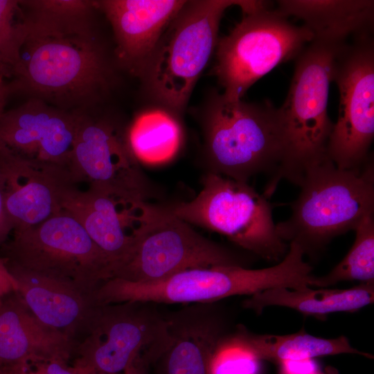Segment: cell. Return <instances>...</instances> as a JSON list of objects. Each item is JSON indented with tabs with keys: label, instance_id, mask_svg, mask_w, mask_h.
I'll list each match as a JSON object with an SVG mask.
<instances>
[{
	"label": "cell",
	"instance_id": "74e56055",
	"mask_svg": "<svg viewBox=\"0 0 374 374\" xmlns=\"http://www.w3.org/2000/svg\"><path fill=\"white\" fill-rule=\"evenodd\" d=\"M92 374H103V373H92Z\"/></svg>",
	"mask_w": 374,
	"mask_h": 374
},
{
	"label": "cell",
	"instance_id": "5bb4252c",
	"mask_svg": "<svg viewBox=\"0 0 374 374\" xmlns=\"http://www.w3.org/2000/svg\"><path fill=\"white\" fill-rule=\"evenodd\" d=\"M0 174L12 233L60 213L65 194L78 185L68 167L30 161L1 145Z\"/></svg>",
	"mask_w": 374,
	"mask_h": 374
},
{
	"label": "cell",
	"instance_id": "836d02e7",
	"mask_svg": "<svg viewBox=\"0 0 374 374\" xmlns=\"http://www.w3.org/2000/svg\"><path fill=\"white\" fill-rule=\"evenodd\" d=\"M314 374H339V373L338 371L336 370L335 368L328 366L327 368H326L323 372L319 371Z\"/></svg>",
	"mask_w": 374,
	"mask_h": 374
},
{
	"label": "cell",
	"instance_id": "d6a6232c",
	"mask_svg": "<svg viewBox=\"0 0 374 374\" xmlns=\"http://www.w3.org/2000/svg\"><path fill=\"white\" fill-rule=\"evenodd\" d=\"M11 93L9 82H7L5 77L0 74V117L5 112L6 101Z\"/></svg>",
	"mask_w": 374,
	"mask_h": 374
},
{
	"label": "cell",
	"instance_id": "9a60e30c",
	"mask_svg": "<svg viewBox=\"0 0 374 374\" xmlns=\"http://www.w3.org/2000/svg\"><path fill=\"white\" fill-rule=\"evenodd\" d=\"M150 206L148 202L120 197L91 186L85 190L78 186L70 189L62 202V210L81 224L109 260L112 278L127 257Z\"/></svg>",
	"mask_w": 374,
	"mask_h": 374
},
{
	"label": "cell",
	"instance_id": "ffe728a7",
	"mask_svg": "<svg viewBox=\"0 0 374 374\" xmlns=\"http://www.w3.org/2000/svg\"><path fill=\"white\" fill-rule=\"evenodd\" d=\"M78 344L41 322L17 292L0 299V365L30 359L68 362Z\"/></svg>",
	"mask_w": 374,
	"mask_h": 374
},
{
	"label": "cell",
	"instance_id": "44dd1931",
	"mask_svg": "<svg viewBox=\"0 0 374 374\" xmlns=\"http://www.w3.org/2000/svg\"><path fill=\"white\" fill-rule=\"evenodd\" d=\"M276 10L303 22L314 39L345 42L350 37L371 33L374 21L371 0H280Z\"/></svg>",
	"mask_w": 374,
	"mask_h": 374
},
{
	"label": "cell",
	"instance_id": "8992f818",
	"mask_svg": "<svg viewBox=\"0 0 374 374\" xmlns=\"http://www.w3.org/2000/svg\"><path fill=\"white\" fill-rule=\"evenodd\" d=\"M344 43L308 44L296 57L286 99L278 108L287 143L285 179L297 186L305 168L327 156L334 125L328 114L329 89Z\"/></svg>",
	"mask_w": 374,
	"mask_h": 374
},
{
	"label": "cell",
	"instance_id": "e575fe53",
	"mask_svg": "<svg viewBox=\"0 0 374 374\" xmlns=\"http://www.w3.org/2000/svg\"><path fill=\"white\" fill-rule=\"evenodd\" d=\"M278 374H287L285 371L279 366Z\"/></svg>",
	"mask_w": 374,
	"mask_h": 374
},
{
	"label": "cell",
	"instance_id": "f1b7e54d",
	"mask_svg": "<svg viewBox=\"0 0 374 374\" xmlns=\"http://www.w3.org/2000/svg\"><path fill=\"white\" fill-rule=\"evenodd\" d=\"M1 374H80L68 362L55 359H30L4 366Z\"/></svg>",
	"mask_w": 374,
	"mask_h": 374
},
{
	"label": "cell",
	"instance_id": "7c38bea8",
	"mask_svg": "<svg viewBox=\"0 0 374 374\" xmlns=\"http://www.w3.org/2000/svg\"><path fill=\"white\" fill-rule=\"evenodd\" d=\"M332 81L339 89L338 116L326 154L343 170L364 165L374 138V42L371 34L344 43L335 61Z\"/></svg>",
	"mask_w": 374,
	"mask_h": 374
},
{
	"label": "cell",
	"instance_id": "5b68a950",
	"mask_svg": "<svg viewBox=\"0 0 374 374\" xmlns=\"http://www.w3.org/2000/svg\"><path fill=\"white\" fill-rule=\"evenodd\" d=\"M193 199L166 205L177 217L218 233L244 250L278 263L289 245L278 235L268 197L248 182L205 172Z\"/></svg>",
	"mask_w": 374,
	"mask_h": 374
},
{
	"label": "cell",
	"instance_id": "484cf974",
	"mask_svg": "<svg viewBox=\"0 0 374 374\" xmlns=\"http://www.w3.org/2000/svg\"><path fill=\"white\" fill-rule=\"evenodd\" d=\"M354 231V242L344 258L328 274L314 276L310 287H330L344 281H374L373 213L364 217Z\"/></svg>",
	"mask_w": 374,
	"mask_h": 374
},
{
	"label": "cell",
	"instance_id": "3957f363",
	"mask_svg": "<svg viewBox=\"0 0 374 374\" xmlns=\"http://www.w3.org/2000/svg\"><path fill=\"white\" fill-rule=\"evenodd\" d=\"M298 186L301 190L290 204L291 215L276 228L284 242L296 244L310 258L374 213L371 157L360 167L343 170L326 156L305 168Z\"/></svg>",
	"mask_w": 374,
	"mask_h": 374
},
{
	"label": "cell",
	"instance_id": "4fadbf2b",
	"mask_svg": "<svg viewBox=\"0 0 374 374\" xmlns=\"http://www.w3.org/2000/svg\"><path fill=\"white\" fill-rule=\"evenodd\" d=\"M278 283V274L274 267L215 266L186 269L151 283L112 278L96 288L93 297L99 304L213 303L233 296H252L274 288Z\"/></svg>",
	"mask_w": 374,
	"mask_h": 374
},
{
	"label": "cell",
	"instance_id": "6da1fadb",
	"mask_svg": "<svg viewBox=\"0 0 374 374\" xmlns=\"http://www.w3.org/2000/svg\"><path fill=\"white\" fill-rule=\"evenodd\" d=\"M9 82L19 92L57 108L92 110L110 91L114 67L96 31L51 34L27 30Z\"/></svg>",
	"mask_w": 374,
	"mask_h": 374
},
{
	"label": "cell",
	"instance_id": "1f68e13d",
	"mask_svg": "<svg viewBox=\"0 0 374 374\" xmlns=\"http://www.w3.org/2000/svg\"><path fill=\"white\" fill-rule=\"evenodd\" d=\"M18 285L16 279L8 270L5 260L0 257V299L16 292Z\"/></svg>",
	"mask_w": 374,
	"mask_h": 374
},
{
	"label": "cell",
	"instance_id": "d590c367",
	"mask_svg": "<svg viewBox=\"0 0 374 374\" xmlns=\"http://www.w3.org/2000/svg\"><path fill=\"white\" fill-rule=\"evenodd\" d=\"M2 372V366L0 365V374H1Z\"/></svg>",
	"mask_w": 374,
	"mask_h": 374
},
{
	"label": "cell",
	"instance_id": "e0dca14e",
	"mask_svg": "<svg viewBox=\"0 0 374 374\" xmlns=\"http://www.w3.org/2000/svg\"><path fill=\"white\" fill-rule=\"evenodd\" d=\"M164 314L168 344L150 368L157 374H209L215 350L231 333L226 309L217 302L198 303Z\"/></svg>",
	"mask_w": 374,
	"mask_h": 374
},
{
	"label": "cell",
	"instance_id": "8fae6325",
	"mask_svg": "<svg viewBox=\"0 0 374 374\" xmlns=\"http://www.w3.org/2000/svg\"><path fill=\"white\" fill-rule=\"evenodd\" d=\"M127 126L92 110L77 111L69 170L77 184L85 182L120 197L159 198L158 186L143 171L127 139Z\"/></svg>",
	"mask_w": 374,
	"mask_h": 374
},
{
	"label": "cell",
	"instance_id": "8d00e7d4",
	"mask_svg": "<svg viewBox=\"0 0 374 374\" xmlns=\"http://www.w3.org/2000/svg\"><path fill=\"white\" fill-rule=\"evenodd\" d=\"M132 374H140V373H137V372H134V373H132Z\"/></svg>",
	"mask_w": 374,
	"mask_h": 374
},
{
	"label": "cell",
	"instance_id": "4316f807",
	"mask_svg": "<svg viewBox=\"0 0 374 374\" xmlns=\"http://www.w3.org/2000/svg\"><path fill=\"white\" fill-rule=\"evenodd\" d=\"M26 35L19 0H0V74L10 77Z\"/></svg>",
	"mask_w": 374,
	"mask_h": 374
},
{
	"label": "cell",
	"instance_id": "9c48e42d",
	"mask_svg": "<svg viewBox=\"0 0 374 374\" xmlns=\"http://www.w3.org/2000/svg\"><path fill=\"white\" fill-rule=\"evenodd\" d=\"M242 17L215 48L214 75L232 100H242L247 91L280 64L296 58L313 34L303 25L290 23L276 10L264 5L242 11Z\"/></svg>",
	"mask_w": 374,
	"mask_h": 374
},
{
	"label": "cell",
	"instance_id": "2e32d148",
	"mask_svg": "<svg viewBox=\"0 0 374 374\" xmlns=\"http://www.w3.org/2000/svg\"><path fill=\"white\" fill-rule=\"evenodd\" d=\"M77 111L30 98L0 117V145L33 161L69 167Z\"/></svg>",
	"mask_w": 374,
	"mask_h": 374
},
{
	"label": "cell",
	"instance_id": "f546056e",
	"mask_svg": "<svg viewBox=\"0 0 374 374\" xmlns=\"http://www.w3.org/2000/svg\"><path fill=\"white\" fill-rule=\"evenodd\" d=\"M287 374H314L319 371L313 359L285 361L279 363Z\"/></svg>",
	"mask_w": 374,
	"mask_h": 374
},
{
	"label": "cell",
	"instance_id": "83f0119b",
	"mask_svg": "<svg viewBox=\"0 0 374 374\" xmlns=\"http://www.w3.org/2000/svg\"><path fill=\"white\" fill-rule=\"evenodd\" d=\"M229 335L215 350L209 364V374H259L260 361L235 346Z\"/></svg>",
	"mask_w": 374,
	"mask_h": 374
},
{
	"label": "cell",
	"instance_id": "52a82bcc",
	"mask_svg": "<svg viewBox=\"0 0 374 374\" xmlns=\"http://www.w3.org/2000/svg\"><path fill=\"white\" fill-rule=\"evenodd\" d=\"M168 341L164 313L156 303L100 304L73 366L80 374H146Z\"/></svg>",
	"mask_w": 374,
	"mask_h": 374
},
{
	"label": "cell",
	"instance_id": "277c9868",
	"mask_svg": "<svg viewBox=\"0 0 374 374\" xmlns=\"http://www.w3.org/2000/svg\"><path fill=\"white\" fill-rule=\"evenodd\" d=\"M253 0L186 1L167 26L137 76L154 104L181 115L218 41L221 19Z\"/></svg>",
	"mask_w": 374,
	"mask_h": 374
},
{
	"label": "cell",
	"instance_id": "7a4b0ae2",
	"mask_svg": "<svg viewBox=\"0 0 374 374\" xmlns=\"http://www.w3.org/2000/svg\"><path fill=\"white\" fill-rule=\"evenodd\" d=\"M205 172L247 181L269 175L268 198L285 179L287 143L278 109L267 100L248 103L213 92L200 117Z\"/></svg>",
	"mask_w": 374,
	"mask_h": 374
},
{
	"label": "cell",
	"instance_id": "603a6c76",
	"mask_svg": "<svg viewBox=\"0 0 374 374\" xmlns=\"http://www.w3.org/2000/svg\"><path fill=\"white\" fill-rule=\"evenodd\" d=\"M229 338L240 349L260 362L279 364L285 361L313 359L340 354L358 355L370 359L373 357L371 354L353 347L344 335L336 338H323L303 330L279 335L256 334L240 326L230 334Z\"/></svg>",
	"mask_w": 374,
	"mask_h": 374
},
{
	"label": "cell",
	"instance_id": "30bf717a",
	"mask_svg": "<svg viewBox=\"0 0 374 374\" xmlns=\"http://www.w3.org/2000/svg\"><path fill=\"white\" fill-rule=\"evenodd\" d=\"M11 234L0 247L7 266L71 280L93 292L112 278L107 258L81 224L64 210Z\"/></svg>",
	"mask_w": 374,
	"mask_h": 374
},
{
	"label": "cell",
	"instance_id": "cb8c5ba5",
	"mask_svg": "<svg viewBox=\"0 0 374 374\" xmlns=\"http://www.w3.org/2000/svg\"><path fill=\"white\" fill-rule=\"evenodd\" d=\"M184 136L180 114L157 104L140 110L127 126L128 145L139 163L170 161L179 152Z\"/></svg>",
	"mask_w": 374,
	"mask_h": 374
},
{
	"label": "cell",
	"instance_id": "ac0fdd59",
	"mask_svg": "<svg viewBox=\"0 0 374 374\" xmlns=\"http://www.w3.org/2000/svg\"><path fill=\"white\" fill-rule=\"evenodd\" d=\"M7 267L17 280V294L41 322L78 344L86 337L100 305L93 292L71 280Z\"/></svg>",
	"mask_w": 374,
	"mask_h": 374
},
{
	"label": "cell",
	"instance_id": "d6986e66",
	"mask_svg": "<svg viewBox=\"0 0 374 374\" xmlns=\"http://www.w3.org/2000/svg\"><path fill=\"white\" fill-rule=\"evenodd\" d=\"M186 1H94L109 21L118 63L137 75L168 24Z\"/></svg>",
	"mask_w": 374,
	"mask_h": 374
},
{
	"label": "cell",
	"instance_id": "ba28073f",
	"mask_svg": "<svg viewBox=\"0 0 374 374\" xmlns=\"http://www.w3.org/2000/svg\"><path fill=\"white\" fill-rule=\"evenodd\" d=\"M255 257L204 237L166 205L151 204L127 257L114 271L112 278L151 283L193 268L249 267Z\"/></svg>",
	"mask_w": 374,
	"mask_h": 374
},
{
	"label": "cell",
	"instance_id": "4dcf8cb0",
	"mask_svg": "<svg viewBox=\"0 0 374 374\" xmlns=\"http://www.w3.org/2000/svg\"><path fill=\"white\" fill-rule=\"evenodd\" d=\"M12 231V228L6 208L3 182L0 174V247L8 240Z\"/></svg>",
	"mask_w": 374,
	"mask_h": 374
},
{
	"label": "cell",
	"instance_id": "7402d4cb",
	"mask_svg": "<svg viewBox=\"0 0 374 374\" xmlns=\"http://www.w3.org/2000/svg\"><path fill=\"white\" fill-rule=\"evenodd\" d=\"M373 301L374 281H370L359 283L346 289L273 288L250 296L242 305L258 314H261L266 308L278 306L323 320L332 313L355 312Z\"/></svg>",
	"mask_w": 374,
	"mask_h": 374
},
{
	"label": "cell",
	"instance_id": "d4e9b609",
	"mask_svg": "<svg viewBox=\"0 0 374 374\" xmlns=\"http://www.w3.org/2000/svg\"><path fill=\"white\" fill-rule=\"evenodd\" d=\"M25 28L51 34H87L96 31L94 1H19Z\"/></svg>",
	"mask_w": 374,
	"mask_h": 374
}]
</instances>
